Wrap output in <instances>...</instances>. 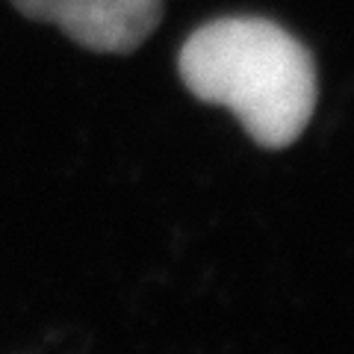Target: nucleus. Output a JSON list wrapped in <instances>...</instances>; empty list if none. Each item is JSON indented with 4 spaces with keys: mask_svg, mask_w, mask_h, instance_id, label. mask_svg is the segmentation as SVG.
<instances>
[{
    "mask_svg": "<svg viewBox=\"0 0 354 354\" xmlns=\"http://www.w3.org/2000/svg\"><path fill=\"white\" fill-rule=\"evenodd\" d=\"M177 71L198 101L227 106L260 148L292 145L316 109L313 57L269 18L207 21L180 48Z\"/></svg>",
    "mask_w": 354,
    "mask_h": 354,
    "instance_id": "nucleus-1",
    "label": "nucleus"
},
{
    "mask_svg": "<svg viewBox=\"0 0 354 354\" xmlns=\"http://www.w3.org/2000/svg\"><path fill=\"white\" fill-rule=\"evenodd\" d=\"M27 18L59 27L97 53H130L157 30L162 0H12Z\"/></svg>",
    "mask_w": 354,
    "mask_h": 354,
    "instance_id": "nucleus-2",
    "label": "nucleus"
}]
</instances>
